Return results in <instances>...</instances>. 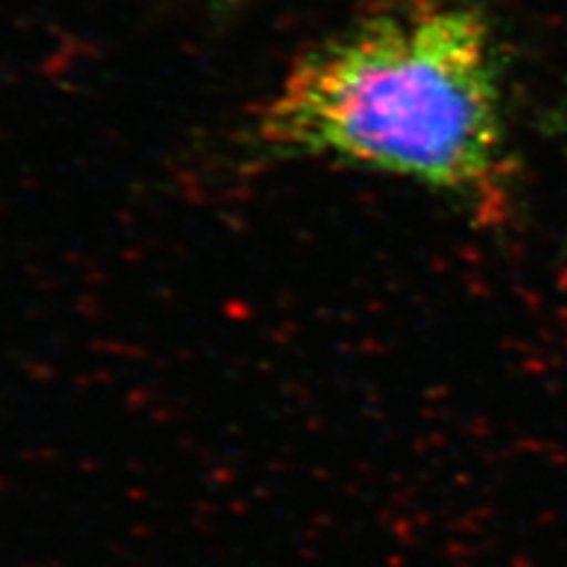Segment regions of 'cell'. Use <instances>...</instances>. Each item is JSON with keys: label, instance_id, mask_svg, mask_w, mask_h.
Masks as SVG:
<instances>
[{"label": "cell", "instance_id": "1", "mask_svg": "<svg viewBox=\"0 0 567 567\" xmlns=\"http://www.w3.org/2000/svg\"><path fill=\"white\" fill-rule=\"evenodd\" d=\"M279 158L402 177L496 223L511 206L499 60L464 0H388L312 45L256 114Z\"/></svg>", "mask_w": 567, "mask_h": 567}]
</instances>
